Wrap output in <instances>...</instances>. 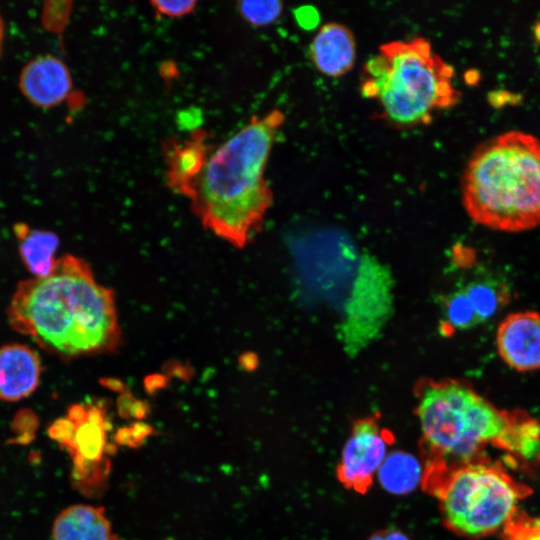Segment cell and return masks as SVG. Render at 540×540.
Segmentation results:
<instances>
[{"instance_id": "1", "label": "cell", "mask_w": 540, "mask_h": 540, "mask_svg": "<svg viewBox=\"0 0 540 540\" xmlns=\"http://www.w3.org/2000/svg\"><path fill=\"white\" fill-rule=\"evenodd\" d=\"M416 415L430 474L486 455L493 447L511 466L540 469V419L522 409H500L470 384L427 379L416 387Z\"/></svg>"}, {"instance_id": "2", "label": "cell", "mask_w": 540, "mask_h": 540, "mask_svg": "<svg viewBox=\"0 0 540 540\" xmlns=\"http://www.w3.org/2000/svg\"><path fill=\"white\" fill-rule=\"evenodd\" d=\"M8 320L14 330L64 360L112 352L121 339L113 291L73 255L59 258L47 277L19 282Z\"/></svg>"}, {"instance_id": "3", "label": "cell", "mask_w": 540, "mask_h": 540, "mask_svg": "<svg viewBox=\"0 0 540 540\" xmlns=\"http://www.w3.org/2000/svg\"><path fill=\"white\" fill-rule=\"evenodd\" d=\"M284 120L278 109L253 116L208 157L187 197L201 224L237 248L261 229L273 202L265 170Z\"/></svg>"}, {"instance_id": "4", "label": "cell", "mask_w": 540, "mask_h": 540, "mask_svg": "<svg viewBox=\"0 0 540 540\" xmlns=\"http://www.w3.org/2000/svg\"><path fill=\"white\" fill-rule=\"evenodd\" d=\"M468 216L492 230L518 233L540 225V140L511 130L480 144L462 178Z\"/></svg>"}, {"instance_id": "5", "label": "cell", "mask_w": 540, "mask_h": 540, "mask_svg": "<svg viewBox=\"0 0 540 540\" xmlns=\"http://www.w3.org/2000/svg\"><path fill=\"white\" fill-rule=\"evenodd\" d=\"M454 74L429 40H395L382 44L365 63L360 92L375 101L393 125H427L435 112L458 103L461 94L453 84Z\"/></svg>"}, {"instance_id": "6", "label": "cell", "mask_w": 540, "mask_h": 540, "mask_svg": "<svg viewBox=\"0 0 540 540\" xmlns=\"http://www.w3.org/2000/svg\"><path fill=\"white\" fill-rule=\"evenodd\" d=\"M421 484L438 500L445 526L469 538L503 529L517 504L532 493L505 464L487 455L424 475Z\"/></svg>"}, {"instance_id": "7", "label": "cell", "mask_w": 540, "mask_h": 540, "mask_svg": "<svg viewBox=\"0 0 540 540\" xmlns=\"http://www.w3.org/2000/svg\"><path fill=\"white\" fill-rule=\"evenodd\" d=\"M393 440V434L381 426L378 417L369 416L355 421L336 469L340 483L354 492L366 493Z\"/></svg>"}, {"instance_id": "8", "label": "cell", "mask_w": 540, "mask_h": 540, "mask_svg": "<svg viewBox=\"0 0 540 540\" xmlns=\"http://www.w3.org/2000/svg\"><path fill=\"white\" fill-rule=\"evenodd\" d=\"M496 349L501 360L518 372L540 369V313L533 310L508 314L498 325Z\"/></svg>"}, {"instance_id": "9", "label": "cell", "mask_w": 540, "mask_h": 540, "mask_svg": "<svg viewBox=\"0 0 540 540\" xmlns=\"http://www.w3.org/2000/svg\"><path fill=\"white\" fill-rule=\"evenodd\" d=\"M24 96L40 107L61 103L72 88V79L66 65L58 58L46 55L30 61L20 76Z\"/></svg>"}, {"instance_id": "10", "label": "cell", "mask_w": 540, "mask_h": 540, "mask_svg": "<svg viewBox=\"0 0 540 540\" xmlns=\"http://www.w3.org/2000/svg\"><path fill=\"white\" fill-rule=\"evenodd\" d=\"M207 134L196 130L184 142L169 139L163 143L167 163V184L177 194L186 198L208 160Z\"/></svg>"}, {"instance_id": "11", "label": "cell", "mask_w": 540, "mask_h": 540, "mask_svg": "<svg viewBox=\"0 0 540 540\" xmlns=\"http://www.w3.org/2000/svg\"><path fill=\"white\" fill-rule=\"evenodd\" d=\"M41 360L30 347L8 344L0 348V400L18 401L39 385Z\"/></svg>"}, {"instance_id": "12", "label": "cell", "mask_w": 540, "mask_h": 540, "mask_svg": "<svg viewBox=\"0 0 540 540\" xmlns=\"http://www.w3.org/2000/svg\"><path fill=\"white\" fill-rule=\"evenodd\" d=\"M310 56L316 69L328 77L348 73L356 60V42L352 31L343 24L322 25L310 46Z\"/></svg>"}, {"instance_id": "13", "label": "cell", "mask_w": 540, "mask_h": 540, "mask_svg": "<svg viewBox=\"0 0 540 540\" xmlns=\"http://www.w3.org/2000/svg\"><path fill=\"white\" fill-rule=\"evenodd\" d=\"M53 540H117L104 509L77 504L64 509L52 527Z\"/></svg>"}, {"instance_id": "14", "label": "cell", "mask_w": 540, "mask_h": 540, "mask_svg": "<svg viewBox=\"0 0 540 540\" xmlns=\"http://www.w3.org/2000/svg\"><path fill=\"white\" fill-rule=\"evenodd\" d=\"M376 477L387 492L406 495L422 483L423 466L412 454L393 451L387 454Z\"/></svg>"}, {"instance_id": "15", "label": "cell", "mask_w": 540, "mask_h": 540, "mask_svg": "<svg viewBox=\"0 0 540 540\" xmlns=\"http://www.w3.org/2000/svg\"><path fill=\"white\" fill-rule=\"evenodd\" d=\"M106 420L102 407L87 406L86 418L76 425L72 449V459L77 458L90 463L104 462L107 452Z\"/></svg>"}, {"instance_id": "16", "label": "cell", "mask_w": 540, "mask_h": 540, "mask_svg": "<svg viewBox=\"0 0 540 540\" xmlns=\"http://www.w3.org/2000/svg\"><path fill=\"white\" fill-rule=\"evenodd\" d=\"M19 254L25 267L35 276H49L56 267L55 252L59 246L56 234L41 230H28L21 238Z\"/></svg>"}, {"instance_id": "17", "label": "cell", "mask_w": 540, "mask_h": 540, "mask_svg": "<svg viewBox=\"0 0 540 540\" xmlns=\"http://www.w3.org/2000/svg\"><path fill=\"white\" fill-rule=\"evenodd\" d=\"M463 291L480 323L490 319L509 298L506 286L496 280L476 281L470 283Z\"/></svg>"}, {"instance_id": "18", "label": "cell", "mask_w": 540, "mask_h": 540, "mask_svg": "<svg viewBox=\"0 0 540 540\" xmlns=\"http://www.w3.org/2000/svg\"><path fill=\"white\" fill-rule=\"evenodd\" d=\"M238 11L246 22L261 27L272 24L281 16L283 4L275 0H247L238 2Z\"/></svg>"}, {"instance_id": "19", "label": "cell", "mask_w": 540, "mask_h": 540, "mask_svg": "<svg viewBox=\"0 0 540 540\" xmlns=\"http://www.w3.org/2000/svg\"><path fill=\"white\" fill-rule=\"evenodd\" d=\"M502 530L503 540H540V515L533 517L517 509Z\"/></svg>"}, {"instance_id": "20", "label": "cell", "mask_w": 540, "mask_h": 540, "mask_svg": "<svg viewBox=\"0 0 540 540\" xmlns=\"http://www.w3.org/2000/svg\"><path fill=\"white\" fill-rule=\"evenodd\" d=\"M446 315L448 322L455 328H470L480 323L463 290L449 298L446 304Z\"/></svg>"}, {"instance_id": "21", "label": "cell", "mask_w": 540, "mask_h": 540, "mask_svg": "<svg viewBox=\"0 0 540 540\" xmlns=\"http://www.w3.org/2000/svg\"><path fill=\"white\" fill-rule=\"evenodd\" d=\"M39 426V419L37 415L30 409L19 410L12 421V430L16 437L12 442L17 444H28L33 441L35 432Z\"/></svg>"}, {"instance_id": "22", "label": "cell", "mask_w": 540, "mask_h": 540, "mask_svg": "<svg viewBox=\"0 0 540 540\" xmlns=\"http://www.w3.org/2000/svg\"><path fill=\"white\" fill-rule=\"evenodd\" d=\"M76 425L66 416L56 419L48 428V436L68 452L72 449Z\"/></svg>"}, {"instance_id": "23", "label": "cell", "mask_w": 540, "mask_h": 540, "mask_svg": "<svg viewBox=\"0 0 540 540\" xmlns=\"http://www.w3.org/2000/svg\"><path fill=\"white\" fill-rule=\"evenodd\" d=\"M157 16L169 18L182 17L194 11L197 2L192 1H151Z\"/></svg>"}, {"instance_id": "24", "label": "cell", "mask_w": 540, "mask_h": 540, "mask_svg": "<svg viewBox=\"0 0 540 540\" xmlns=\"http://www.w3.org/2000/svg\"><path fill=\"white\" fill-rule=\"evenodd\" d=\"M368 540H410V538L398 529L389 528L374 533Z\"/></svg>"}, {"instance_id": "25", "label": "cell", "mask_w": 540, "mask_h": 540, "mask_svg": "<svg viewBox=\"0 0 540 540\" xmlns=\"http://www.w3.org/2000/svg\"><path fill=\"white\" fill-rule=\"evenodd\" d=\"M87 416V406L83 404L72 405L67 412V417L75 424L82 422Z\"/></svg>"}, {"instance_id": "26", "label": "cell", "mask_w": 540, "mask_h": 540, "mask_svg": "<svg viewBox=\"0 0 540 540\" xmlns=\"http://www.w3.org/2000/svg\"><path fill=\"white\" fill-rule=\"evenodd\" d=\"M3 34H4V26H3V22L0 16V51H1L2 41H3Z\"/></svg>"}]
</instances>
